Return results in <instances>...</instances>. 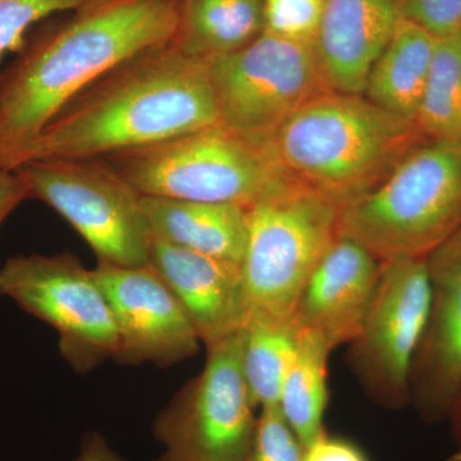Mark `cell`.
<instances>
[{
	"mask_svg": "<svg viewBox=\"0 0 461 461\" xmlns=\"http://www.w3.org/2000/svg\"><path fill=\"white\" fill-rule=\"evenodd\" d=\"M205 60L173 44L126 60L81 91L5 163L96 159L220 123Z\"/></svg>",
	"mask_w": 461,
	"mask_h": 461,
	"instance_id": "cell-1",
	"label": "cell"
},
{
	"mask_svg": "<svg viewBox=\"0 0 461 461\" xmlns=\"http://www.w3.org/2000/svg\"><path fill=\"white\" fill-rule=\"evenodd\" d=\"M181 0H85L0 72V165L32 144L81 91L115 67L172 44Z\"/></svg>",
	"mask_w": 461,
	"mask_h": 461,
	"instance_id": "cell-2",
	"label": "cell"
},
{
	"mask_svg": "<svg viewBox=\"0 0 461 461\" xmlns=\"http://www.w3.org/2000/svg\"><path fill=\"white\" fill-rule=\"evenodd\" d=\"M288 175L342 209L384 180L426 142L414 121L364 95L324 91L306 102L272 135Z\"/></svg>",
	"mask_w": 461,
	"mask_h": 461,
	"instance_id": "cell-3",
	"label": "cell"
},
{
	"mask_svg": "<svg viewBox=\"0 0 461 461\" xmlns=\"http://www.w3.org/2000/svg\"><path fill=\"white\" fill-rule=\"evenodd\" d=\"M96 159L142 196L244 208L288 175L272 136L249 135L222 122Z\"/></svg>",
	"mask_w": 461,
	"mask_h": 461,
	"instance_id": "cell-4",
	"label": "cell"
},
{
	"mask_svg": "<svg viewBox=\"0 0 461 461\" xmlns=\"http://www.w3.org/2000/svg\"><path fill=\"white\" fill-rule=\"evenodd\" d=\"M461 229V147L426 141L345 206L339 236L379 262L427 258Z\"/></svg>",
	"mask_w": 461,
	"mask_h": 461,
	"instance_id": "cell-5",
	"label": "cell"
},
{
	"mask_svg": "<svg viewBox=\"0 0 461 461\" xmlns=\"http://www.w3.org/2000/svg\"><path fill=\"white\" fill-rule=\"evenodd\" d=\"M341 211L291 175L248 206L241 263L247 321H291L306 282L339 236Z\"/></svg>",
	"mask_w": 461,
	"mask_h": 461,
	"instance_id": "cell-6",
	"label": "cell"
},
{
	"mask_svg": "<svg viewBox=\"0 0 461 461\" xmlns=\"http://www.w3.org/2000/svg\"><path fill=\"white\" fill-rule=\"evenodd\" d=\"M14 169L29 199L62 215L93 249L98 264H149L151 233L141 195L102 159L30 160Z\"/></svg>",
	"mask_w": 461,
	"mask_h": 461,
	"instance_id": "cell-7",
	"label": "cell"
},
{
	"mask_svg": "<svg viewBox=\"0 0 461 461\" xmlns=\"http://www.w3.org/2000/svg\"><path fill=\"white\" fill-rule=\"evenodd\" d=\"M0 296L53 327L63 359L85 375L113 359V312L93 269L71 253L9 258L0 268Z\"/></svg>",
	"mask_w": 461,
	"mask_h": 461,
	"instance_id": "cell-8",
	"label": "cell"
},
{
	"mask_svg": "<svg viewBox=\"0 0 461 461\" xmlns=\"http://www.w3.org/2000/svg\"><path fill=\"white\" fill-rule=\"evenodd\" d=\"M203 371L159 412L153 435L172 461H244L258 417L242 373V332L206 348Z\"/></svg>",
	"mask_w": 461,
	"mask_h": 461,
	"instance_id": "cell-9",
	"label": "cell"
},
{
	"mask_svg": "<svg viewBox=\"0 0 461 461\" xmlns=\"http://www.w3.org/2000/svg\"><path fill=\"white\" fill-rule=\"evenodd\" d=\"M205 63L221 122L249 135L272 136L306 102L330 91L314 42L266 30L241 50Z\"/></svg>",
	"mask_w": 461,
	"mask_h": 461,
	"instance_id": "cell-10",
	"label": "cell"
},
{
	"mask_svg": "<svg viewBox=\"0 0 461 461\" xmlns=\"http://www.w3.org/2000/svg\"><path fill=\"white\" fill-rule=\"evenodd\" d=\"M427 258L382 262L371 304L348 362L373 402L390 411L411 405L412 360L429 311Z\"/></svg>",
	"mask_w": 461,
	"mask_h": 461,
	"instance_id": "cell-11",
	"label": "cell"
},
{
	"mask_svg": "<svg viewBox=\"0 0 461 461\" xmlns=\"http://www.w3.org/2000/svg\"><path fill=\"white\" fill-rule=\"evenodd\" d=\"M113 312L118 348L113 360L123 366L156 364L168 368L198 353V332L177 297L150 266L93 269Z\"/></svg>",
	"mask_w": 461,
	"mask_h": 461,
	"instance_id": "cell-12",
	"label": "cell"
},
{
	"mask_svg": "<svg viewBox=\"0 0 461 461\" xmlns=\"http://www.w3.org/2000/svg\"><path fill=\"white\" fill-rule=\"evenodd\" d=\"M427 269L429 311L412 360L411 405L437 423L461 390V229L427 257Z\"/></svg>",
	"mask_w": 461,
	"mask_h": 461,
	"instance_id": "cell-13",
	"label": "cell"
},
{
	"mask_svg": "<svg viewBox=\"0 0 461 461\" xmlns=\"http://www.w3.org/2000/svg\"><path fill=\"white\" fill-rule=\"evenodd\" d=\"M382 262L354 240L339 236L321 257L294 309L297 333L321 339L330 350L350 344L362 327Z\"/></svg>",
	"mask_w": 461,
	"mask_h": 461,
	"instance_id": "cell-14",
	"label": "cell"
},
{
	"mask_svg": "<svg viewBox=\"0 0 461 461\" xmlns=\"http://www.w3.org/2000/svg\"><path fill=\"white\" fill-rule=\"evenodd\" d=\"M149 264L177 297L206 348L244 329L247 304L238 264L175 247L153 236Z\"/></svg>",
	"mask_w": 461,
	"mask_h": 461,
	"instance_id": "cell-15",
	"label": "cell"
},
{
	"mask_svg": "<svg viewBox=\"0 0 461 461\" xmlns=\"http://www.w3.org/2000/svg\"><path fill=\"white\" fill-rule=\"evenodd\" d=\"M402 17L399 0H324L314 45L327 89L364 95Z\"/></svg>",
	"mask_w": 461,
	"mask_h": 461,
	"instance_id": "cell-16",
	"label": "cell"
},
{
	"mask_svg": "<svg viewBox=\"0 0 461 461\" xmlns=\"http://www.w3.org/2000/svg\"><path fill=\"white\" fill-rule=\"evenodd\" d=\"M141 208L153 238L241 267L248 240L244 206L141 195Z\"/></svg>",
	"mask_w": 461,
	"mask_h": 461,
	"instance_id": "cell-17",
	"label": "cell"
},
{
	"mask_svg": "<svg viewBox=\"0 0 461 461\" xmlns=\"http://www.w3.org/2000/svg\"><path fill=\"white\" fill-rule=\"evenodd\" d=\"M436 41L417 23L400 18L372 67L364 96L377 107L415 122L429 81Z\"/></svg>",
	"mask_w": 461,
	"mask_h": 461,
	"instance_id": "cell-18",
	"label": "cell"
},
{
	"mask_svg": "<svg viewBox=\"0 0 461 461\" xmlns=\"http://www.w3.org/2000/svg\"><path fill=\"white\" fill-rule=\"evenodd\" d=\"M264 29V0H181L172 44L185 56L205 60L241 50Z\"/></svg>",
	"mask_w": 461,
	"mask_h": 461,
	"instance_id": "cell-19",
	"label": "cell"
},
{
	"mask_svg": "<svg viewBox=\"0 0 461 461\" xmlns=\"http://www.w3.org/2000/svg\"><path fill=\"white\" fill-rule=\"evenodd\" d=\"M330 351L321 339L299 333L295 357L282 384L278 406L304 448L327 433L323 420L329 405Z\"/></svg>",
	"mask_w": 461,
	"mask_h": 461,
	"instance_id": "cell-20",
	"label": "cell"
},
{
	"mask_svg": "<svg viewBox=\"0 0 461 461\" xmlns=\"http://www.w3.org/2000/svg\"><path fill=\"white\" fill-rule=\"evenodd\" d=\"M242 332L241 364L256 408L278 405L285 375L293 363L299 333L293 321H247Z\"/></svg>",
	"mask_w": 461,
	"mask_h": 461,
	"instance_id": "cell-21",
	"label": "cell"
},
{
	"mask_svg": "<svg viewBox=\"0 0 461 461\" xmlns=\"http://www.w3.org/2000/svg\"><path fill=\"white\" fill-rule=\"evenodd\" d=\"M415 124L427 141L461 147V32L436 41Z\"/></svg>",
	"mask_w": 461,
	"mask_h": 461,
	"instance_id": "cell-22",
	"label": "cell"
},
{
	"mask_svg": "<svg viewBox=\"0 0 461 461\" xmlns=\"http://www.w3.org/2000/svg\"><path fill=\"white\" fill-rule=\"evenodd\" d=\"M85 0H0V60L23 48L35 23L62 12L75 11Z\"/></svg>",
	"mask_w": 461,
	"mask_h": 461,
	"instance_id": "cell-23",
	"label": "cell"
},
{
	"mask_svg": "<svg viewBox=\"0 0 461 461\" xmlns=\"http://www.w3.org/2000/svg\"><path fill=\"white\" fill-rule=\"evenodd\" d=\"M324 0H264L266 32L287 41L315 42Z\"/></svg>",
	"mask_w": 461,
	"mask_h": 461,
	"instance_id": "cell-24",
	"label": "cell"
},
{
	"mask_svg": "<svg viewBox=\"0 0 461 461\" xmlns=\"http://www.w3.org/2000/svg\"><path fill=\"white\" fill-rule=\"evenodd\" d=\"M304 451L280 406L260 409L253 446L244 461H303Z\"/></svg>",
	"mask_w": 461,
	"mask_h": 461,
	"instance_id": "cell-25",
	"label": "cell"
},
{
	"mask_svg": "<svg viewBox=\"0 0 461 461\" xmlns=\"http://www.w3.org/2000/svg\"><path fill=\"white\" fill-rule=\"evenodd\" d=\"M402 16L435 38L461 32V0H399Z\"/></svg>",
	"mask_w": 461,
	"mask_h": 461,
	"instance_id": "cell-26",
	"label": "cell"
},
{
	"mask_svg": "<svg viewBox=\"0 0 461 461\" xmlns=\"http://www.w3.org/2000/svg\"><path fill=\"white\" fill-rule=\"evenodd\" d=\"M303 461H369L362 448L348 439L330 436L329 433L309 445Z\"/></svg>",
	"mask_w": 461,
	"mask_h": 461,
	"instance_id": "cell-27",
	"label": "cell"
},
{
	"mask_svg": "<svg viewBox=\"0 0 461 461\" xmlns=\"http://www.w3.org/2000/svg\"><path fill=\"white\" fill-rule=\"evenodd\" d=\"M27 199L29 193L21 176L14 169L0 165V226Z\"/></svg>",
	"mask_w": 461,
	"mask_h": 461,
	"instance_id": "cell-28",
	"label": "cell"
},
{
	"mask_svg": "<svg viewBox=\"0 0 461 461\" xmlns=\"http://www.w3.org/2000/svg\"><path fill=\"white\" fill-rule=\"evenodd\" d=\"M75 461H124L104 436L99 432H89L81 442L80 453Z\"/></svg>",
	"mask_w": 461,
	"mask_h": 461,
	"instance_id": "cell-29",
	"label": "cell"
},
{
	"mask_svg": "<svg viewBox=\"0 0 461 461\" xmlns=\"http://www.w3.org/2000/svg\"><path fill=\"white\" fill-rule=\"evenodd\" d=\"M446 420L450 421L451 435L456 446V451L454 454H461V390Z\"/></svg>",
	"mask_w": 461,
	"mask_h": 461,
	"instance_id": "cell-30",
	"label": "cell"
},
{
	"mask_svg": "<svg viewBox=\"0 0 461 461\" xmlns=\"http://www.w3.org/2000/svg\"><path fill=\"white\" fill-rule=\"evenodd\" d=\"M447 461H461V454H453Z\"/></svg>",
	"mask_w": 461,
	"mask_h": 461,
	"instance_id": "cell-31",
	"label": "cell"
},
{
	"mask_svg": "<svg viewBox=\"0 0 461 461\" xmlns=\"http://www.w3.org/2000/svg\"><path fill=\"white\" fill-rule=\"evenodd\" d=\"M157 461H172V460L167 459L166 456H162V457H160L159 460H157Z\"/></svg>",
	"mask_w": 461,
	"mask_h": 461,
	"instance_id": "cell-32",
	"label": "cell"
}]
</instances>
